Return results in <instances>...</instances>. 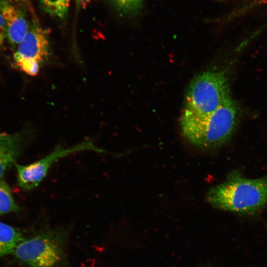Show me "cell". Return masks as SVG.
<instances>
[{
	"label": "cell",
	"mask_w": 267,
	"mask_h": 267,
	"mask_svg": "<svg viewBox=\"0 0 267 267\" xmlns=\"http://www.w3.org/2000/svg\"><path fill=\"white\" fill-rule=\"evenodd\" d=\"M241 116L239 104L231 96L208 115L195 116L182 111L179 120L181 132L186 139L197 147L216 148L230 139Z\"/></svg>",
	"instance_id": "6da1fadb"
},
{
	"label": "cell",
	"mask_w": 267,
	"mask_h": 267,
	"mask_svg": "<svg viewBox=\"0 0 267 267\" xmlns=\"http://www.w3.org/2000/svg\"><path fill=\"white\" fill-rule=\"evenodd\" d=\"M214 207L242 215H254L267 206V177L248 178L239 172L231 173L207 195Z\"/></svg>",
	"instance_id": "7a4b0ae2"
},
{
	"label": "cell",
	"mask_w": 267,
	"mask_h": 267,
	"mask_svg": "<svg viewBox=\"0 0 267 267\" xmlns=\"http://www.w3.org/2000/svg\"><path fill=\"white\" fill-rule=\"evenodd\" d=\"M69 231L44 223L25 238L12 255L23 267H69L66 251Z\"/></svg>",
	"instance_id": "3957f363"
},
{
	"label": "cell",
	"mask_w": 267,
	"mask_h": 267,
	"mask_svg": "<svg viewBox=\"0 0 267 267\" xmlns=\"http://www.w3.org/2000/svg\"><path fill=\"white\" fill-rule=\"evenodd\" d=\"M231 96L229 81L225 73L221 71H204L189 84L182 112L195 116L208 115Z\"/></svg>",
	"instance_id": "277c9868"
},
{
	"label": "cell",
	"mask_w": 267,
	"mask_h": 267,
	"mask_svg": "<svg viewBox=\"0 0 267 267\" xmlns=\"http://www.w3.org/2000/svg\"><path fill=\"white\" fill-rule=\"evenodd\" d=\"M49 54L48 33L39 23L33 21L26 35L17 45L13 55L15 65L21 71L36 76Z\"/></svg>",
	"instance_id": "5b68a950"
},
{
	"label": "cell",
	"mask_w": 267,
	"mask_h": 267,
	"mask_svg": "<svg viewBox=\"0 0 267 267\" xmlns=\"http://www.w3.org/2000/svg\"><path fill=\"white\" fill-rule=\"evenodd\" d=\"M85 150L109 153L108 151L96 146L91 140L84 141L69 148H65L58 144L47 155L32 164L27 165L15 164L18 186L26 191L35 189L43 181L49 169L58 160L72 153Z\"/></svg>",
	"instance_id": "8992f818"
},
{
	"label": "cell",
	"mask_w": 267,
	"mask_h": 267,
	"mask_svg": "<svg viewBox=\"0 0 267 267\" xmlns=\"http://www.w3.org/2000/svg\"><path fill=\"white\" fill-rule=\"evenodd\" d=\"M0 13L5 23L8 42L11 45L17 46L29 28L24 15L20 9L7 0H0Z\"/></svg>",
	"instance_id": "52a82bcc"
},
{
	"label": "cell",
	"mask_w": 267,
	"mask_h": 267,
	"mask_svg": "<svg viewBox=\"0 0 267 267\" xmlns=\"http://www.w3.org/2000/svg\"><path fill=\"white\" fill-rule=\"evenodd\" d=\"M24 141L21 133L0 132V180L5 171L15 164Z\"/></svg>",
	"instance_id": "ba28073f"
},
{
	"label": "cell",
	"mask_w": 267,
	"mask_h": 267,
	"mask_svg": "<svg viewBox=\"0 0 267 267\" xmlns=\"http://www.w3.org/2000/svg\"><path fill=\"white\" fill-rule=\"evenodd\" d=\"M25 238L19 229L0 222V258L12 255Z\"/></svg>",
	"instance_id": "9c48e42d"
},
{
	"label": "cell",
	"mask_w": 267,
	"mask_h": 267,
	"mask_svg": "<svg viewBox=\"0 0 267 267\" xmlns=\"http://www.w3.org/2000/svg\"><path fill=\"white\" fill-rule=\"evenodd\" d=\"M20 207L15 202L7 182L0 180V216L11 212H18Z\"/></svg>",
	"instance_id": "30bf717a"
},
{
	"label": "cell",
	"mask_w": 267,
	"mask_h": 267,
	"mask_svg": "<svg viewBox=\"0 0 267 267\" xmlns=\"http://www.w3.org/2000/svg\"><path fill=\"white\" fill-rule=\"evenodd\" d=\"M110 1L120 14L133 17L141 12L145 0H110Z\"/></svg>",
	"instance_id": "8fae6325"
},
{
	"label": "cell",
	"mask_w": 267,
	"mask_h": 267,
	"mask_svg": "<svg viewBox=\"0 0 267 267\" xmlns=\"http://www.w3.org/2000/svg\"><path fill=\"white\" fill-rule=\"evenodd\" d=\"M41 2L48 13L63 19L67 15L71 0H41Z\"/></svg>",
	"instance_id": "7c38bea8"
},
{
	"label": "cell",
	"mask_w": 267,
	"mask_h": 267,
	"mask_svg": "<svg viewBox=\"0 0 267 267\" xmlns=\"http://www.w3.org/2000/svg\"><path fill=\"white\" fill-rule=\"evenodd\" d=\"M7 38L6 30L3 19L0 13V49L3 46Z\"/></svg>",
	"instance_id": "4fadbf2b"
},
{
	"label": "cell",
	"mask_w": 267,
	"mask_h": 267,
	"mask_svg": "<svg viewBox=\"0 0 267 267\" xmlns=\"http://www.w3.org/2000/svg\"><path fill=\"white\" fill-rule=\"evenodd\" d=\"M248 2H250V4H248L247 6L250 7V6H257L258 5H260L261 3H264L265 2H267V0H251L249 1Z\"/></svg>",
	"instance_id": "5bb4252c"
},
{
	"label": "cell",
	"mask_w": 267,
	"mask_h": 267,
	"mask_svg": "<svg viewBox=\"0 0 267 267\" xmlns=\"http://www.w3.org/2000/svg\"><path fill=\"white\" fill-rule=\"evenodd\" d=\"M13 0L16 1H23L25 0Z\"/></svg>",
	"instance_id": "9a60e30c"
},
{
	"label": "cell",
	"mask_w": 267,
	"mask_h": 267,
	"mask_svg": "<svg viewBox=\"0 0 267 267\" xmlns=\"http://www.w3.org/2000/svg\"><path fill=\"white\" fill-rule=\"evenodd\" d=\"M76 1H77L78 2H79V1H81V0H76Z\"/></svg>",
	"instance_id": "2e32d148"
}]
</instances>
